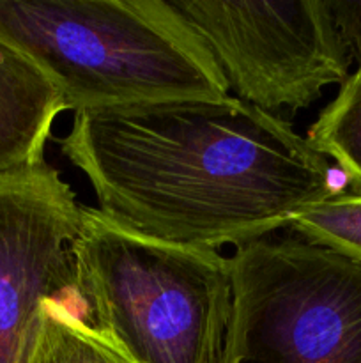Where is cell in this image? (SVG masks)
I'll return each mask as SVG.
<instances>
[{
    "label": "cell",
    "instance_id": "1",
    "mask_svg": "<svg viewBox=\"0 0 361 363\" xmlns=\"http://www.w3.org/2000/svg\"><path fill=\"white\" fill-rule=\"evenodd\" d=\"M59 147L103 215L188 247H244L338 191L306 137L236 96L78 110Z\"/></svg>",
    "mask_w": 361,
    "mask_h": 363
},
{
    "label": "cell",
    "instance_id": "2",
    "mask_svg": "<svg viewBox=\"0 0 361 363\" xmlns=\"http://www.w3.org/2000/svg\"><path fill=\"white\" fill-rule=\"evenodd\" d=\"M0 35L59 85L74 112L230 96L173 2L4 0Z\"/></svg>",
    "mask_w": 361,
    "mask_h": 363
},
{
    "label": "cell",
    "instance_id": "3",
    "mask_svg": "<svg viewBox=\"0 0 361 363\" xmlns=\"http://www.w3.org/2000/svg\"><path fill=\"white\" fill-rule=\"evenodd\" d=\"M73 257L85 323L134 363H225L230 257L149 238L88 206Z\"/></svg>",
    "mask_w": 361,
    "mask_h": 363
},
{
    "label": "cell",
    "instance_id": "4",
    "mask_svg": "<svg viewBox=\"0 0 361 363\" xmlns=\"http://www.w3.org/2000/svg\"><path fill=\"white\" fill-rule=\"evenodd\" d=\"M230 264L225 363H361V262L273 234Z\"/></svg>",
    "mask_w": 361,
    "mask_h": 363
},
{
    "label": "cell",
    "instance_id": "5",
    "mask_svg": "<svg viewBox=\"0 0 361 363\" xmlns=\"http://www.w3.org/2000/svg\"><path fill=\"white\" fill-rule=\"evenodd\" d=\"M236 98L264 112L308 108L350 74L328 0H173Z\"/></svg>",
    "mask_w": 361,
    "mask_h": 363
},
{
    "label": "cell",
    "instance_id": "6",
    "mask_svg": "<svg viewBox=\"0 0 361 363\" xmlns=\"http://www.w3.org/2000/svg\"><path fill=\"white\" fill-rule=\"evenodd\" d=\"M80 208L46 162L0 176V363L30 362L46 305L81 308L73 257Z\"/></svg>",
    "mask_w": 361,
    "mask_h": 363
},
{
    "label": "cell",
    "instance_id": "7",
    "mask_svg": "<svg viewBox=\"0 0 361 363\" xmlns=\"http://www.w3.org/2000/svg\"><path fill=\"white\" fill-rule=\"evenodd\" d=\"M67 108L59 85L0 35V176L45 162L53 123Z\"/></svg>",
    "mask_w": 361,
    "mask_h": 363
},
{
    "label": "cell",
    "instance_id": "8",
    "mask_svg": "<svg viewBox=\"0 0 361 363\" xmlns=\"http://www.w3.org/2000/svg\"><path fill=\"white\" fill-rule=\"evenodd\" d=\"M306 140L324 158H333L349 184L361 194V66L340 85L338 94L308 130Z\"/></svg>",
    "mask_w": 361,
    "mask_h": 363
},
{
    "label": "cell",
    "instance_id": "9",
    "mask_svg": "<svg viewBox=\"0 0 361 363\" xmlns=\"http://www.w3.org/2000/svg\"><path fill=\"white\" fill-rule=\"evenodd\" d=\"M28 363H134L112 340L59 303L45 308Z\"/></svg>",
    "mask_w": 361,
    "mask_h": 363
},
{
    "label": "cell",
    "instance_id": "10",
    "mask_svg": "<svg viewBox=\"0 0 361 363\" xmlns=\"http://www.w3.org/2000/svg\"><path fill=\"white\" fill-rule=\"evenodd\" d=\"M292 234L361 262V194L338 190L290 220Z\"/></svg>",
    "mask_w": 361,
    "mask_h": 363
},
{
    "label": "cell",
    "instance_id": "11",
    "mask_svg": "<svg viewBox=\"0 0 361 363\" xmlns=\"http://www.w3.org/2000/svg\"><path fill=\"white\" fill-rule=\"evenodd\" d=\"M350 60L361 66V0H328Z\"/></svg>",
    "mask_w": 361,
    "mask_h": 363
}]
</instances>
